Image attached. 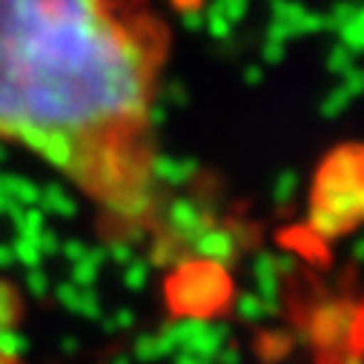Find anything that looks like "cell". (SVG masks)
<instances>
[{
  "label": "cell",
  "mask_w": 364,
  "mask_h": 364,
  "mask_svg": "<svg viewBox=\"0 0 364 364\" xmlns=\"http://www.w3.org/2000/svg\"><path fill=\"white\" fill-rule=\"evenodd\" d=\"M18 324H21V304L6 284H0V364H26Z\"/></svg>",
  "instance_id": "cell-2"
},
{
  "label": "cell",
  "mask_w": 364,
  "mask_h": 364,
  "mask_svg": "<svg viewBox=\"0 0 364 364\" xmlns=\"http://www.w3.org/2000/svg\"><path fill=\"white\" fill-rule=\"evenodd\" d=\"M166 23L144 0H0V141L121 235L164 218L158 104Z\"/></svg>",
  "instance_id": "cell-1"
}]
</instances>
